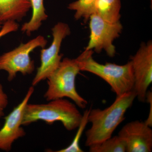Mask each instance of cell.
I'll return each mask as SVG.
<instances>
[{
    "instance_id": "cell-1",
    "label": "cell",
    "mask_w": 152,
    "mask_h": 152,
    "mask_svg": "<svg viewBox=\"0 0 152 152\" xmlns=\"http://www.w3.org/2000/svg\"><path fill=\"white\" fill-rule=\"evenodd\" d=\"M137 97L134 90L116 97L113 103L104 110L90 109L88 121L91 126L86 133L85 145L89 147L100 143L112 134L125 118L128 109Z\"/></svg>"
},
{
    "instance_id": "cell-2",
    "label": "cell",
    "mask_w": 152,
    "mask_h": 152,
    "mask_svg": "<svg viewBox=\"0 0 152 152\" xmlns=\"http://www.w3.org/2000/svg\"><path fill=\"white\" fill-rule=\"evenodd\" d=\"M49 102L47 104H28L25 108L22 125L42 121L49 124L61 122L68 131L78 127L83 115L75 104L64 98Z\"/></svg>"
},
{
    "instance_id": "cell-3",
    "label": "cell",
    "mask_w": 152,
    "mask_h": 152,
    "mask_svg": "<svg viewBox=\"0 0 152 152\" xmlns=\"http://www.w3.org/2000/svg\"><path fill=\"white\" fill-rule=\"evenodd\" d=\"M92 50H86L76 59L80 70L99 76L111 87L117 96L134 90V80L132 61L124 65L112 63L99 64L93 58Z\"/></svg>"
},
{
    "instance_id": "cell-4",
    "label": "cell",
    "mask_w": 152,
    "mask_h": 152,
    "mask_svg": "<svg viewBox=\"0 0 152 152\" xmlns=\"http://www.w3.org/2000/svg\"><path fill=\"white\" fill-rule=\"evenodd\" d=\"M80 71L76 59L64 58L58 67L47 78L48 88L44 97L48 101L69 98L79 107L85 108L88 102L79 94L76 88V78Z\"/></svg>"
},
{
    "instance_id": "cell-5",
    "label": "cell",
    "mask_w": 152,
    "mask_h": 152,
    "mask_svg": "<svg viewBox=\"0 0 152 152\" xmlns=\"http://www.w3.org/2000/svg\"><path fill=\"white\" fill-rule=\"evenodd\" d=\"M47 40L39 35L25 44L21 43L12 50L0 56V70L8 74V80L11 81L20 72L23 75L31 74L34 70V62L31 60L30 54L37 48H45Z\"/></svg>"
},
{
    "instance_id": "cell-6",
    "label": "cell",
    "mask_w": 152,
    "mask_h": 152,
    "mask_svg": "<svg viewBox=\"0 0 152 152\" xmlns=\"http://www.w3.org/2000/svg\"><path fill=\"white\" fill-rule=\"evenodd\" d=\"M89 19L90 40L85 50H94L97 53L104 50L109 56L113 57L116 50L113 42L119 37L123 29L120 21L115 23H109L96 13L91 15Z\"/></svg>"
},
{
    "instance_id": "cell-7",
    "label": "cell",
    "mask_w": 152,
    "mask_h": 152,
    "mask_svg": "<svg viewBox=\"0 0 152 152\" xmlns=\"http://www.w3.org/2000/svg\"><path fill=\"white\" fill-rule=\"evenodd\" d=\"M52 31L53 42L48 48H43L41 50V64L32 82L33 86L47 79L58 67L61 61L63 55L59 54L60 49L63 40L70 34V28L65 23L59 22Z\"/></svg>"
},
{
    "instance_id": "cell-8",
    "label": "cell",
    "mask_w": 152,
    "mask_h": 152,
    "mask_svg": "<svg viewBox=\"0 0 152 152\" xmlns=\"http://www.w3.org/2000/svg\"><path fill=\"white\" fill-rule=\"evenodd\" d=\"M134 72V91L142 102L146 101L148 88L152 82V42L143 43L134 56L132 57Z\"/></svg>"
},
{
    "instance_id": "cell-9",
    "label": "cell",
    "mask_w": 152,
    "mask_h": 152,
    "mask_svg": "<svg viewBox=\"0 0 152 152\" xmlns=\"http://www.w3.org/2000/svg\"><path fill=\"white\" fill-rule=\"evenodd\" d=\"M34 91V86L30 87L21 102L5 117L4 124L0 130V150L10 151L14 142L26 135L22 121L25 108Z\"/></svg>"
},
{
    "instance_id": "cell-10",
    "label": "cell",
    "mask_w": 152,
    "mask_h": 152,
    "mask_svg": "<svg viewBox=\"0 0 152 152\" xmlns=\"http://www.w3.org/2000/svg\"><path fill=\"white\" fill-rule=\"evenodd\" d=\"M124 141L127 152H151L152 130L145 121L136 120L128 123L118 133Z\"/></svg>"
},
{
    "instance_id": "cell-11",
    "label": "cell",
    "mask_w": 152,
    "mask_h": 152,
    "mask_svg": "<svg viewBox=\"0 0 152 152\" xmlns=\"http://www.w3.org/2000/svg\"><path fill=\"white\" fill-rule=\"evenodd\" d=\"M31 9L30 0H0V22H20Z\"/></svg>"
},
{
    "instance_id": "cell-12",
    "label": "cell",
    "mask_w": 152,
    "mask_h": 152,
    "mask_svg": "<svg viewBox=\"0 0 152 152\" xmlns=\"http://www.w3.org/2000/svg\"><path fill=\"white\" fill-rule=\"evenodd\" d=\"M30 1L32 10L31 18L28 22L23 24L21 28L22 31L28 36L39 29L42 22L48 18L44 5V0H30Z\"/></svg>"
},
{
    "instance_id": "cell-13",
    "label": "cell",
    "mask_w": 152,
    "mask_h": 152,
    "mask_svg": "<svg viewBox=\"0 0 152 152\" xmlns=\"http://www.w3.org/2000/svg\"><path fill=\"white\" fill-rule=\"evenodd\" d=\"M121 0H97L95 13L106 21L115 23L120 21Z\"/></svg>"
},
{
    "instance_id": "cell-14",
    "label": "cell",
    "mask_w": 152,
    "mask_h": 152,
    "mask_svg": "<svg viewBox=\"0 0 152 152\" xmlns=\"http://www.w3.org/2000/svg\"><path fill=\"white\" fill-rule=\"evenodd\" d=\"M89 147L90 152H125L126 145L119 136H114Z\"/></svg>"
},
{
    "instance_id": "cell-15",
    "label": "cell",
    "mask_w": 152,
    "mask_h": 152,
    "mask_svg": "<svg viewBox=\"0 0 152 152\" xmlns=\"http://www.w3.org/2000/svg\"><path fill=\"white\" fill-rule=\"evenodd\" d=\"M97 0H77L69 4L68 8L75 11V18L76 20L83 18L88 20L93 14L96 13Z\"/></svg>"
},
{
    "instance_id": "cell-16",
    "label": "cell",
    "mask_w": 152,
    "mask_h": 152,
    "mask_svg": "<svg viewBox=\"0 0 152 152\" xmlns=\"http://www.w3.org/2000/svg\"><path fill=\"white\" fill-rule=\"evenodd\" d=\"M90 110H87L83 115L81 122L78 126V129L75 136V138L72 143L65 148L57 151V152H83V151L81 149L80 146V140L82 134L86 126L88 123V116Z\"/></svg>"
},
{
    "instance_id": "cell-17",
    "label": "cell",
    "mask_w": 152,
    "mask_h": 152,
    "mask_svg": "<svg viewBox=\"0 0 152 152\" xmlns=\"http://www.w3.org/2000/svg\"><path fill=\"white\" fill-rule=\"evenodd\" d=\"M3 23L4 25L0 30V38L9 33L16 31L18 29L19 25L16 21L9 20Z\"/></svg>"
},
{
    "instance_id": "cell-18",
    "label": "cell",
    "mask_w": 152,
    "mask_h": 152,
    "mask_svg": "<svg viewBox=\"0 0 152 152\" xmlns=\"http://www.w3.org/2000/svg\"><path fill=\"white\" fill-rule=\"evenodd\" d=\"M9 103L7 95L3 90L2 85L0 84V118L4 115V110Z\"/></svg>"
},
{
    "instance_id": "cell-19",
    "label": "cell",
    "mask_w": 152,
    "mask_h": 152,
    "mask_svg": "<svg viewBox=\"0 0 152 152\" xmlns=\"http://www.w3.org/2000/svg\"><path fill=\"white\" fill-rule=\"evenodd\" d=\"M146 101L150 104V111L148 117L145 122L151 127H152V93L150 91H148L146 96Z\"/></svg>"
},
{
    "instance_id": "cell-20",
    "label": "cell",
    "mask_w": 152,
    "mask_h": 152,
    "mask_svg": "<svg viewBox=\"0 0 152 152\" xmlns=\"http://www.w3.org/2000/svg\"><path fill=\"white\" fill-rule=\"evenodd\" d=\"M3 23H2V22H0V30L1 29L2 27V24Z\"/></svg>"
}]
</instances>
